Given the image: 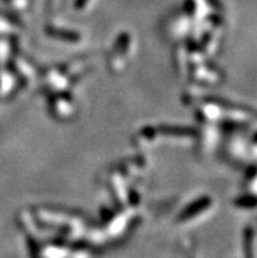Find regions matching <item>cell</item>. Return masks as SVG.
Here are the masks:
<instances>
[{
    "mask_svg": "<svg viewBox=\"0 0 257 258\" xmlns=\"http://www.w3.org/2000/svg\"><path fill=\"white\" fill-rule=\"evenodd\" d=\"M29 248H30V258H39V252H38V246L34 241L29 242Z\"/></svg>",
    "mask_w": 257,
    "mask_h": 258,
    "instance_id": "obj_2",
    "label": "cell"
},
{
    "mask_svg": "<svg viewBox=\"0 0 257 258\" xmlns=\"http://www.w3.org/2000/svg\"><path fill=\"white\" fill-rule=\"evenodd\" d=\"M252 229L247 228L244 233V258H253V253H252Z\"/></svg>",
    "mask_w": 257,
    "mask_h": 258,
    "instance_id": "obj_1",
    "label": "cell"
}]
</instances>
